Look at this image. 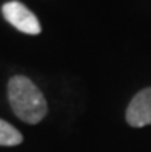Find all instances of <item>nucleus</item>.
<instances>
[{"mask_svg":"<svg viewBox=\"0 0 151 152\" xmlns=\"http://www.w3.org/2000/svg\"><path fill=\"white\" fill-rule=\"evenodd\" d=\"M23 141L22 134L5 120H0V146H15Z\"/></svg>","mask_w":151,"mask_h":152,"instance_id":"nucleus-4","label":"nucleus"},{"mask_svg":"<svg viewBox=\"0 0 151 152\" xmlns=\"http://www.w3.org/2000/svg\"><path fill=\"white\" fill-rule=\"evenodd\" d=\"M127 121L133 128L151 124V86L137 92L127 108Z\"/></svg>","mask_w":151,"mask_h":152,"instance_id":"nucleus-3","label":"nucleus"},{"mask_svg":"<svg viewBox=\"0 0 151 152\" xmlns=\"http://www.w3.org/2000/svg\"><path fill=\"white\" fill-rule=\"evenodd\" d=\"M8 97L15 115L29 124L39 123L48 112V104L40 89L23 75H15L10 80Z\"/></svg>","mask_w":151,"mask_h":152,"instance_id":"nucleus-1","label":"nucleus"},{"mask_svg":"<svg viewBox=\"0 0 151 152\" xmlns=\"http://www.w3.org/2000/svg\"><path fill=\"white\" fill-rule=\"evenodd\" d=\"M2 12L5 15V19L19 31L25 34H31V35L40 32V23L37 20V17L23 3L15 2V0L14 2H8L3 5Z\"/></svg>","mask_w":151,"mask_h":152,"instance_id":"nucleus-2","label":"nucleus"}]
</instances>
